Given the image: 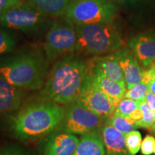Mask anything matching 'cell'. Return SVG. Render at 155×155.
Returning <instances> with one entry per match:
<instances>
[{
  "label": "cell",
  "instance_id": "cell-30",
  "mask_svg": "<svg viewBox=\"0 0 155 155\" xmlns=\"http://www.w3.org/2000/svg\"><path fill=\"white\" fill-rule=\"evenodd\" d=\"M142 116H143L142 111H141V110L139 108L138 109L135 110V111H134L130 116H129V118H131L133 121L137 122V121H140V120L142 119Z\"/></svg>",
  "mask_w": 155,
  "mask_h": 155
},
{
  "label": "cell",
  "instance_id": "cell-33",
  "mask_svg": "<svg viewBox=\"0 0 155 155\" xmlns=\"http://www.w3.org/2000/svg\"><path fill=\"white\" fill-rule=\"evenodd\" d=\"M154 153L155 154V146H154Z\"/></svg>",
  "mask_w": 155,
  "mask_h": 155
},
{
  "label": "cell",
  "instance_id": "cell-18",
  "mask_svg": "<svg viewBox=\"0 0 155 155\" xmlns=\"http://www.w3.org/2000/svg\"><path fill=\"white\" fill-rule=\"evenodd\" d=\"M72 0H28V2L47 17H61Z\"/></svg>",
  "mask_w": 155,
  "mask_h": 155
},
{
  "label": "cell",
  "instance_id": "cell-31",
  "mask_svg": "<svg viewBox=\"0 0 155 155\" xmlns=\"http://www.w3.org/2000/svg\"><path fill=\"white\" fill-rule=\"evenodd\" d=\"M111 2H131L133 0H108Z\"/></svg>",
  "mask_w": 155,
  "mask_h": 155
},
{
  "label": "cell",
  "instance_id": "cell-8",
  "mask_svg": "<svg viewBox=\"0 0 155 155\" xmlns=\"http://www.w3.org/2000/svg\"><path fill=\"white\" fill-rule=\"evenodd\" d=\"M90 71L74 102L103 119H107L115 112L116 105L94 83Z\"/></svg>",
  "mask_w": 155,
  "mask_h": 155
},
{
  "label": "cell",
  "instance_id": "cell-1",
  "mask_svg": "<svg viewBox=\"0 0 155 155\" xmlns=\"http://www.w3.org/2000/svg\"><path fill=\"white\" fill-rule=\"evenodd\" d=\"M65 114V105L42 97L22 106L10 120L12 134L20 141L44 138L56 131Z\"/></svg>",
  "mask_w": 155,
  "mask_h": 155
},
{
  "label": "cell",
  "instance_id": "cell-13",
  "mask_svg": "<svg viewBox=\"0 0 155 155\" xmlns=\"http://www.w3.org/2000/svg\"><path fill=\"white\" fill-rule=\"evenodd\" d=\"M23 91L0 75V113L10 114L18 111L22 104Z\"/></svg>",
  "mask_w": 155,
  "mask_h": 155
},
{
  "label": "cell",
  "instance_id": "cell-19",
  "mask_svg": "<svg viewBox=\"0 0 155 155\" xmlns=\"http://www.w3.org/2000/svg\"><path fill=\"white\" fill-rule=\"evenodd\" d=\"M152 75L150 68L144 71L141 81L132 88L127 90L124 98H130L138 102L145 101L147 94L150 92V84Z\"/></svg>",
  "mask_w": 155,
  "mask_h": 155
},
{
  "label": "cell",
  "instance_id": "cell-16",
  "mask_svg": "<svg viewBox=\"0 0 155 155\" xmlns=\"http://www.w3.org/2000/svg\"><path fill=\"white\" fill-rule=\"evenodd\" d=\"M73 155H106L101 131L82 135Z\"/></svg>",
  "mask_w": 155,
  "mask_h": 155
},
{
  "label": "cell",
  "instance_id": "cell-28",
  "mask_svg": "<svg viewBox=\"0 0 155 155\" xmlns=\"http://www.w3.org/2000/svg\"><path fill=\"white\" fill-rule=\"evenodd\" d=\"M152 73V79L151 81L150 84V91L151 93H152L153 94L155 95V62L154 63H152L150 66H149Z\"/></svg>",
  "mask_w": 155,
  "mask_h": 155
},
{
  "label": "cell",
  "instance_id": "cell-23",
  "mask_svg": "<svg viewBox=\"0 0 155 155\" xmlns=\"http://www.w3.org/2000/svg\"><path fill=\"white\" fill-rule=\"evenodd\" d=\"M126 146L131 155H136L141 150V135L137 130H134L124 135Z\"/></svg>",
  "mask_w": 155,
  "mask_h": 155
},
{
  "label": "cell",
  "instance_id": "cell-3",
  "mask_svg": "<svg viewBox=\"0 0 155 155\" xmlns=\"http://www.w3.org/2000/svg\"><path fill=\"white\" fill-rule=\"evenodd\" d=\"M49 64L45 53L32 50L3 60L0 75L23 91L42 90L50 71Z\"/></svg>",
  "mask_w": 155,
  "mask_h": 155
},
{
  "label": "cell",
  "instance_id": "cell-10",
  "mask_svg": "<svg viewBox=\"0 0 155 155\" xmlns=\"http://www.w3.org/2000/svg\"><path fill=\"white\" fill-rule=\"evenodd\" d=\"M78 142L76 135L56 131L44 137L39 152L40 155H73Z\"/></svg>",
  "mask_w": 155,
  "mask_h": 155
},
{
  "label": "cell",
  "instance_id": "cell-2",
  "mask_svg": "<svg viewBox=\"0 0 155 155\" xmlns=\"http://www.w3.org/2000/svg\"><path fill=\"white\" fill-rule=\"evenodd\" d=\"M91 66L92 61H86L74 53L57 60L41 90L42 97L61 105L73 102Z\"/></svg>",
  "mask_w": 155,
  "mask_h": 155
},
{
  "label": "cell",
  "instance_id": "cell-29",
  "mask_svg": "<svg viewBox=\"0 0 155 155\" xmlns=\"http://www.w3.org/2000/svg\"><path fill=\"white\" fill-rule=\"evenodd\" d=\"M145 101H146L147 104H148V105L150 106V107L152 108V110L155 111V95L150 91L147 94Z\"/></svg>",
  "mask_w": 155,
  "mask_h": 155
},
{
  "label": "cell",
  "instance_id": "cell-32",
  "mask_svg": "<svg viewBox=\"0 0 155 155\" xmlns=\"http://www.w3.org/2000/svg\"><path fill=\"white\" fill-rule=\"evenodd\" d=\"M150 130L151 132L154 134H155V129H150Z\"/></svg>",
  "mask_w": 155,
  "mask_h": 155
},
{
  "label": "cell",
  "instance_id": "cell-24",
  "mask_svg": "<svg viewBox=\"0 0 155 155\" xmlns=\"http://www.w3.org/2000/svg\"><path fill=\"white\" fill-rule=\"evenodd\" d=\"M139 108V102L136 101L130 98H124L116 106L115 112L120 115L129 117V116L133 113L135 110Z\"/></svg>",
  "mask_w": 155,
  "mask_h": 155
},
{
  "label": "cell",
  "instance_id": "cell-27",
  "mask_svg": "<svg viewBox=\"0 0 155 155\" xmlns=\"http://www.w3.org/2000/svg\"><path fill=\"white\" fill-rule=\"evenodd\" d=\"M22 2V0H0V15L7 9Z\"/></svg>",
  "mask_w": 155,
  "mask_h": 155
},
{
  "label": "cell",
  "instance_id": "cell-7",
  "mask_svg": "<svg viewBox=\"0 0 155 155\" xmlns=\"http://www.w3.org/2000/svg\"><path fill=\"white\" fill-rule=\"evenodd\" d=\"M106 121V119L73 101L65 105L63 119L56 131L82 136L101 131Z\"/></svg>",
  "mask_w": 155,
  "mask_h": 155
},
{
  "label": "cell",
  "instance_id": "cell-26",
  "mask_svg": "<svg viewBox=\"0 0 155 155\" xmlns=\"http://www.w3.org/2000/svg\"><path fill=\"white\" fill-rule=\"evenodd\" d=\"M155 139L153 136L147 135L143 141H141V151L142 154L151 155L154 153Z\"/></svg>",
  "mask_w": 155,
  "mask_h": 155
},
{
  "label": "cell",
  "instance_id": "cell-17",
  "mask_svg": "<svg viewBox=\"0 0 155 155\" xmlns=\"http://www.w3.org/2000/svg\"><path fill=\"white\" fill-rule=\"evenodd\" d=\"M93 63L95 68L106 77L118 82L125 83L121 65L114 53L104 57L95 58L93 60Z\"/></svg>",
  "mask_w": 155,
  "mask_h": 155
},
{
  "label": "cell",
  "instance_id": "cell-9",
  "mask_svg": "<svg viewBox=\"0 0 155 155\" xmlns=\"http://www.w3.org/2000/svg\"><path fill=\"white\" fill-rule=\"evenodd\" d=\"M48 17L28 2L11 7L0 15V25L21 31H31L46 20Z\"/></svg>",
  "mask_w": 155,
  "mask_h": 155
},
{
  "label": "cell",
  "instance_id": "cell-21",
  "mask_svg": "<svg viewBox=\"0 0 155 155\" xmlns=\"http://www.w3.org/2000/svg\"><path fill=\"white\" fill-rule=\"evenodd\" d=\"M139 108L142 111L143 116L140 121L135 122L136 127L150 129L155 121V111L150 107L146 101L139 102Z\"/></svg>",
  "mask_w": 155,
  "mask_h": 155
},
{
  "label": "cell",
  "instance_id": "cell-12",
  "mask_svg": "<svg viewBox=\"0 0 155 155\" xmlns=\"http://www.w3.org/2000/svg\"><path fill=\"white\" fill-rule=\"evenodd\" d=\"M128 45L144 67L155 62V34H140L131 38Z\"/></svg>",
  "mask_w": 155,
  "mask_h": 155
},
{
  "label": "cell",
  "instance_id": "cell-6",
  "mask_svg": "<svg viewBox=\"0 0 155 155\" xmlns=\"http://www.w3.org/2000/svg\"><path fill=\"white\" fill-rule=\"evenodd\" d=\"M76 51L75 25L65 17H58L48 31L44 43V53L49 63Z\"/></svg>",
  "mask_w": 155,
  "mask_h": 155
},
{
  "label": "cell",
  "instance_id": "cell-4",
  "mask_svg": "<svg viewBox=\"0 0 155 155\" xmlns=\"http://www.w3.org/2000/svg\"><path fill=\"white\" fill-rule=\"evenodd\" d=\"M76 51L88 55L114 53L123 48L120 29L114 22L108 24L75 25Z\"/></svg>",
  "mask_w": 155,
  "mask_h": 155
},
{
  "label": "cell",
  "instance_id": "cell-5",
  "mask_svg": "<svg viewBox=\"0 0 155 155\" xmlns=\"http://www.w3.org/2000/svg\"><path fill=\"white\" fill-rule=\"evenodd\" d=\"M117 7L108 0H72L64 17L74 25L114 22Z\"/></svg>",
  "mask_w": 155,
  "mask_h": 155
},
{
  "label": "cell",
  "instance_id": "cell-15",
  "mask_svg": "<svg viewBox=\"0 0 155 155\" xmlns=\"http://www.w3.org/2000/svg\"><path fill=\"white\" fill-rule=\"evenodd\" d=\"M106 149V155H131L128 151L124 134L105 123L101 130Z\"/></svg>",
  "mask_w": 155,
  "mask_h": 155
},
{
  "label": "cell",
  "instance_id": "cell-14",
  "mask_svg": "<svg viewBox=\"0 0 155 155\" xmlns=\"http://www.w3.org/2000/svg\"><path fill=\"white\" fill-rule=\"evenodd\" d=\"M93 81L104 94L111 98L117 106L118 104L125 97L127 87L125 83L114 81L95 68L92 61V66L90 71Z\"/></svg>",
  "mask_w": 155,
  "mask_h": 155
},
{
  "label": "cell",
  "instance_id": "cell-22",
  "mask_svg": "<svg viewBox=\"0 0 155 155\" xmlns=\"http://www.w3.org/2000/svg\"><path fill=\"white\" fill-rule=\"evenodd\" d=\"M16 46V41L7 30L0 28V58L12 52Z\"/></svg>",
  "mask_w": 155,
  "mask_h": 155
},
{
  "label": "cell",
  "instance_id": "cell-25",
  "mask_svg": "<svg viewBox=\"0 0 155 155\" xmlns=\"http://www.w3.org/2000/svg\"><path fill=\"white\" fill-rule=\"evenodd\" d=\"M0 155H32L30 151L17 144L0 147Z\"/></svg>",
  "mask_w": 155,
  "mask_h": 155
},
{
  "label": "cell",
  "instance_id": "cell-20",
  "mask_svg": "<svg viewBox=\"0 0 155 155\" xmlns=\"http://www.w3.org/2000/svg\"><path fill=\"white\" fill-rule=\"evenodd\" d=\"M106 123L124 135L137 129L135 121L131 118L120 115L116 112L106 119Z\"/></svg>",
  "mask_w": 155,
  "mask_h": 155
},
{
  "label": "cell",
  "instance_id": "cell-11",
  "mask_svg": "<svg viewBox=\"0 0 155 155\" xmlns=\"http://www.w3.org/2000/svg\"><path fill=\"white\" fill-rule=\"evenodd\" d=\"M114 53L123 71L127 90L130 89L141 81L144 71H142L139 61L131 50L123 47Z\"/></svg>",
  "mask_w": 155,
  "mask_h": 155
}]
</instances>
